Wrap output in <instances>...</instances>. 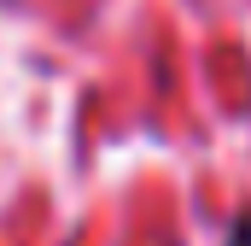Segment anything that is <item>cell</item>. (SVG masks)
I'll use <instances>...</instances> for the list:
<instances>
[{"label": "cell", "mask_w": 251, "mask_h": 246, "mask_svg": "<svg viewBox=\"0 0 251 246\" xmlns=\"http://www.w3.org/2000/svg\"><path fill=\"white\" fill-rule=\"evenodd\" d=\"M228 246H251V217H240V223H234V235H228Z\"/></svg>", "instance_id": "6da1fadb"}]
</instances>
